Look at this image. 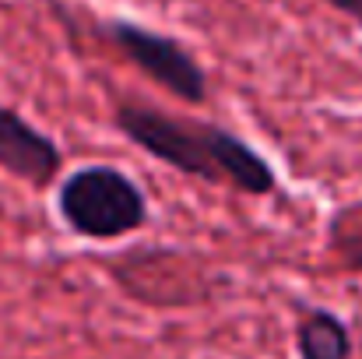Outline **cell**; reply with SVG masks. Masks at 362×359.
Returning <instances> with one entry per match:
<instances>
[{
	"instance_id": "cell-1",
	"label": "cell",
	"mask_w": 362,
	"mask_h": 359,
	"mask_svg": "<svg viewBox=\"0 0 362 359\" xmlns=\"http://www.w3.org/2000/svg\"><path fill=\"white\" fill-rule=\"evenodd\" d=\"M113 123L130 144L173 166L176 173H187L204 183H229L250 198H267L278 190V176L271 162L253 144H246L240 134L218 123L165 117L137 99L120 103Z\"/></svg>"
},
{
	"instance_id": "cell-2",
	"label": "cell",
	"mask_w": 362,
	"mask_h": 359,
	"mask_svg": "<svg viewBox=\"0 0 362 359\" xmlns=\"http://www.w3.org/2000/svg\"><path fill=\"white\" fill-rule=\"evenodd\" d=\"M57 212L74 237L120 239L148 222V198L117 166H81L60 183Z\"/></svg>"
},
{
	"instance_id": "cell-3",
	"label": "cell",
	"mask_w": 362,
	"mask_h": 359,
	"mask_svg": "<svg viewBox=\"0 0 362 359\" xmlns=\"http://www.w3.org/2000/svg\"><path fill=\"white\" fill-rule=\"evenodd\" d=\"M99 32L137 71H144L151 81H158L176 99H183L190 106H201L208 99V74L197 64V57L190 53V46H183L180 39L155 32V28H144L141 21H127V18L103 21Z\"/></svg>"
},
{
	"instance_id": "cell-4",
	"label": "cell",
	"mask_w": 362,
	"mask_h": 359,
	"mask_svg": "<svg viewBox=\"0 0 362 359\" xmlns=\"http://www.w3.org/2000/svg\"><path fill=\"white\" fill-rule=\"evenodd\" d=\"M64 166V155L49 134L21 117L18 110L0 103V169L14 180L46 190Z\"/></svg>"
},
{
	"instance_id": "cell-5",
	"label": "cell",
	"mask_w": 362,
	"mask_h": 359,
	"mask_svg": "<svg viewBox=\"0 0 362 359\" xmlns=\"http://www.w3.org/2000/svg\"><path fill=\"white\" fill-rule=\"evenodd\" d=\"M299 359H352V331L331 310H306L296 324Z\"/></svg>"
},
{
	"instance_id": "cell-6",
	"label": "cell",
	"mask_w": 362,
	"mask_h": 359,
	"mask_svg": "<svg viewBox=\"0 0 362 359\" xmlns=\"http://www.w3.org/2000/svg\"><path fill=\"white\" fill-rule=\"evenodd\" d=\"M324 4L334 7V11H341L345 18H352V21L362 28V0H324Z\"/></svg>"
}]
</instances>
